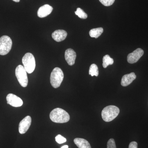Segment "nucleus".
<instances>
[{"mask_svg":"<svg viewBox=\"0 0 148 148\" xmlns=\"http://www.w3.org/2000/svg\"><path fill=\"white\" fill-rule=\"evenodd\" d=\"M107 148H116L115 142L113 139H110L108 141Z\"/></svg>","mask_w":148,"mask_h":148,"instance_id":"nucleus-21","label":"nucleus"},{"mask_svg":"<svg viewBox=\"0 0 148 148\" xmlns=\"http://www.w3.org/2000/svg\"><path fill=\"white\" fill-rule=\"evenodd\" d=\"M12 1L16 3L19 2L20 1V0H12Z\"/></svg>","mask_w":148,"mask_h":148,"instance_id":"nucleus-24","label":"nucleus"},{"mask_svg":"<svg viewBox=\"0 0 148 148\" xmlns=\"http://www.w3.org/2000/svg\"><path fill=\"white\" fill-rule=\"evenodd\" d=\"M74 142L79 148H91L89 143L83 138H75Z\"/></svg>","mask_w":148,"mask_h":148,"instance_id":"nucleus-14","label":"nucleus"},{"mask_svg":"<svg viewBox=\"0 0 148 148\" xmlns=\"http://www.w3.org/2000/svg\"><path fill=\"white\" fill-rule=\"evenodd\" d=\"M120 112L119 109L116 106H110L104 108L102 111V119L107 122L113 120L118 115Z\"/></svg>","mask_w":148,"mask_h":148,"instance_id":"nucleus-2","label":"nucleus"},{"mask_svg":"<svg viewBox=\"0 0 148 148\" xmlns=\"http://www.w3.org/2000/svg\"><path fill=\"white\" fill-rule=\"evenodd\" d=\"M89 74L91 75V76H98L99 75V71L98 66L95 64H91L89 68Z\"/></svg>","mask_w":148,"mask_h":148,"instance_id":"nucleus-17","label":"nucleus"},{"mask_svg":"<svg viewBox=\"0 0 148 148\" xmlns=\"http://www.w3.org/2000/svg\"><path fill=\"white\" fill-rule=\"evenodd\" d=\"M136 78V75L134 73L124 75L122 78L121 85L123 86H127L132 83Z\"/></svg>","mask_w":148,"mask_h":148,"instance_id":"nucleus-13","label":"nucleus"},{"mask_svg":"<svg viewBox=\"0 0 148 148\" xmlns=\"http://www.w3.org/2000/svg\"><path fill=\"white\" fill-rule=\"evenodd\" d=\"M15 75L18 82L23 87H27L28 84L27 72L21 65H18L15 69Z\"/></svg>","mask_w":148,"mask_h":148,"instance_id":"nucleus-5","label":"nucleus"},{"mask_svg":"<svg viewBox=\"0 0 148 148\" xmlns=\"http://www.w3.org/2000/svg\"><path fill=\"white\" fill-rule=\"evenodd\" d=\"M115 0H99L100 2L106 6H110L112 5L114 2Z\"/></svg>","mask_w":148,"mask_h":148,"instance_id":"nucleus-20","label":"nucleus"},{"mask_svg":"<svg viewBox=\"0 0 148 148\" xmlns=\"http://www.w3.org/2000/svg\"><path fill=\"white\" fill-rule=\"evenodd\" d=\"M12 42L10 37L7 36L0 38V55H5L10 51Z\"/></svg>","mask_w":148,"mask_h":148,"instance_id":"nucleus-6","label":"nucleus"},{"mask_svg":"<svg viewBox=\"0 0 148 148\" xmlns=\"http://www.w3.org/2000/svg\"><path fill=\"white\" fill-rule=\"evenodd\" d=\"M8 104L14 107H19L23 104V101L18 96L12 94L10 93L6 97Z\"/></svg>","mask_w":148,"mask_h":148,"instance_id":"nucleus-8","label":"nucleus"},{"mask_svg":"<svg viewBox=\"0 0 148 148\" xmlns=\"http://www.w3.org/2000/svg\"><path fill=\"white\" fill-rule=\"evenodd\" d=\"M53 8L49 5L46 4L40 7L38 11V16L44 18L50 14L53 10Z\"/></svg>","mask_w":148,"mask_h":148,"instance_id":"nucleus-11","label":"nucleus"},{"mask_svg":"<svg viewBox=\"0 0 148 148\" xmlns=\"http://www.w3.org/2000/svg\"><path fill=\"white\" fill-rule=\"evenodd\" d=\"M55 140L57 143L59 144H63V143H66L67 140L66 138H64L63 136L61 135H58L56 137Z\"/></svg>","mask_w":148,"mask_h":148,"instance_id":"nucleus-19","label":"nucleus"},{"mask_svg":"<svg viewBox=\"0 0 148 148\" xmlns=\"http://www.w3.org/2000/svg\"><path fill=\"white\" fill-rule=\"evenodd\" d=\"M67 36V32L64 30H56L52 34V37L53 39L57 42H60L64 40Z\"/></svg>","mask_w":148,"mask_h":148,"instance_id":"nucleus-12","label":"nucleus"},{"mask_svg":"<svg viewBox=\"0 0 148 148\" xmlns=\"http://www.w3.org/2000/svg\"><path fill=\"white\" fill-rule=\"evenodd\" d=\"M144 51L142 49H137L127 55V62L130 64H135L139 61V59L144 54Z\"/></svg>","mask_w":148,"mask_h":148,"instance_id":"nucleus-7","label":"nucleus"},{"mask_svg":"<svg viewBox=\"0 0 148 148\" xmlns=\"http://www.w3.org/2000/svg\"><path fill=\"white\" fill-rule=\"evenodd\" d=\"M61 148H69V146L68 145H64L61 147Z\"/></svg>","mask_w":148,"mask_h":148,"instance_id":"nucleus-23","label":"nucleus"},{"mask_svg":"<svg viewBox=\"0 0 148 148\" xmlns=\"http://www.w3.org/2000/svg\"><path fill=\"white\" fill-rule=\"evenodd\" d=\"M32 123V118L29 116L25 117L20 122L18 126V131L21 134H24L27 132Z\"/></svg>","mask_w":148,"mask_h":148,"instance_id":"nucleus-9","label":"nucleus"},{"mask_svg":"<svg viewBox=\"0 0 148 148\" xmlns=\"http://www.w3.org/2000/svg\"><path fill=\"white\" fill-rule=\"evenodd\" d=\"M51 121L56 123H65L70 120L69 113L63 109L56 108L51 112L49 115Z\"/></svg>","mask_w":148,"mask_h":148,"instance_id":"nucleus-1","label":"nucleus"},{"mask_svg":"<svg viewBox=\"0 0 148 148\" xmlns=\"http://www.w3.org/2000/svg\"><path fill=\"white\" fill-rule=\"evenodd\" d=\"M65 58L68 64L70 66H73L75 63L76 53L72 49H68L65 51Z\"/></svg>","mask_w":148,"mask_h":148,"instance_id":"nucleus-10","label":"nucleus"},{"mask_svg":"<svg viewBox=\"0 0 148 148\" xmlns=\"http://www.w3.org/2000/svg\"><path fill=\"white\" fill-rule=\"evenodd\" d=\"M64 78L63 71L60 68H55L51 74V84L54 88H58L61 85Z\"/></svg>","mask_w":148,"mask_h":148,"instance_id":"nucleus-3","label":"nucleus"},{"mask_svg":"<svg viewBox=\"0 0 148 148\" xmlns=\"http://www.w3.org/2000/svg\"><path fill=\"white\" fill-rule=\"evenodd\" d=\"M138 143L136 142H132L130 144L128 148H138Z\"/></svg>","mask_w":148,"mask_h":148,"instance_id":"nucleus-22","label":"nucleus"},{"mask_svg":"<svg viewBox=\"0 0 148 148\" xmlns=\"http://www.w3.org/2000/svg\"><path fill=\"white\" fill-rule=\"evenodd\" d=\"M103 68H107L109 65H112L114 63V60L112 58H111L109 55H106L103 57Z\"/></svg>","mask_w":148,"mask_h":148,"instance_id":"nucleus-16","label":"nucleus"},{"mask_svg":"<svg viewBox=\"0 0 148 148\" xmlns=\"http://www.w3.org/2000/svg\"><path fill=\"white\" fill-rule=\"evenodd\" d=\"M22 61L23 66L27 73L31 74L34 71L36 68V61L32 53H26L22 58Z\"/></svg>","mask_w":148,"mask_h":148,"instance_id":"nucleus-4","label":"nucleus"},{"mask_svg":"<svg viewBox=\"0 0 148 148\" xmlns=\"http://www.w3.org/2000/svg\"><path fill=\"white\" fill-rule=\"evenodd\" d=\"M75 14L80 18L82 19H86L88 17L87 14L86 13L84 10L80 8H77L76 11L75 12Z\"/></svg>","mask_w":148,"mask_h":148,"instance_id":"nucleus-18","label":"nucleus"},{"mask_svg":"<svg viewBox=\"0 0 148 148\" xmlns=\"http://www.w3.org/2000/svg\"><path fill=\"white\" fill-rule=\"evenodd\" d=\"M103 29L102 27L95 28V29H92L90 30L89 32V35L91 38H97L103 34Z\"/></svg>","mask_w":148,"mask_h":148,"instance_id":"nucleus-15","label":"nucleus"}]
</instances>
